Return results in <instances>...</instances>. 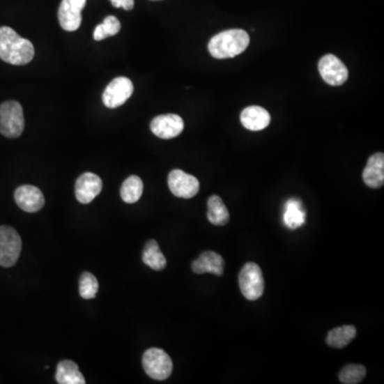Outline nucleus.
I'll use <instances>...</instances> for the list:
<instances>
[{"mask_svg":"<svg viewBox=\"0 0 384 384\" xmlns=\"http://www.w3.org/2000/svg\"><path fill=\"white\" fill-rule=\"evenodd\" d=\"M142 261L146 266L152 268L153 270L160 271L166 268L167 259L160 250V245L156 240H148L142 253Z\"/></svg>","mask_w":384,"mask_h":384,"instance_id":"6ab92c4d","label":"nucleus"},{"mask_svg":"<svg viewBox=\"0 0 384 384\" xmlns=\"http://www.w3.org/2000/svg\"><path fill=\"white\" fill-rule=\"evenodd\" d=\"M364 183L371 188H380L384 184V155L377 153L369 157V162L364 169Z\"/></svg>","mask_w":384,"mask_h":384,"instance_id":"dca6fc26","label":"nucleus"},{"mask_svg":"<svg viewBox=\"0 0 384 384\" xmlns=\"http://www.w3.org/2000/svg\"><path fill=\"white\" fill-rule=\"evenodd\" d=\"M284 223L287 228L295 230L305 223V213L298 200L291 199L285 204Z\"/></svg>","mask_w":384,"mask_h":384,"instance_id":"412c9836","label":"nucleus"},{"mask_svg":"<svg viewBox=\"0 0 384 384\" xmlns=\"http://www.w3.org/2000/svg\"><path fill=\"white\" fill-rule=\"evenodd\" d=\"M86 0H62L58 11V19L62 29L75 31L82 25V11Z\"/></svg>","mask_w":384,"mask_h":384,"instance_id":"9d476101","label":"nucleus"},{"mask_svg":"<svg viewBox=\"0 0 384 384\" xmlns=\"http://www.w3.org/2000/svg\"><path fill=\"white\" fill-rule=\"evenodd\" d=\"M134 92L132 80L126 77H118L112 80L102 94V102L108 108H118L125 104Z\"/></svg>","mask_w":384,"mask_h":384,"instance_id":"6e6552de","label":"nucleus"},{"mask_svg":"<svg viewBox=\"0 0 384 384\" xmlns=\"http://www.w3.org/2000/svg\"><path fill=\"white\" fill-rule=\"evenodd\" d=\"M184 121L178 114H162L151 122V130L160 139H173L180 136L184 130Z\"/></svg>","mask_w":384,"mask_h":384,"instance_id":"9b49d317","label":"nucleus"},{"mask_svg":"<svg viewBox=\"0 0 384 384\" xmlns=\"http://www.w3.org/2000/svg\"><path fill=\"white\" fill-rule=\"evenodd\" d=\"M56 380L59 384H84V376L80 373L77 364L70 360L60 362L56 371Z\"/></svg>","mask_w":384,"mask_h":384,"instance_id":"f3484780","label":"nucleus"},{"mask_svg":"<svg viewBox=\"0 0 384 384\" xmlns=\"http://www.w3.org/2000/svg\"><path fill=\"white\" fill-rule=\"evenodd\" d=\"M239 287L245 298L255 301L264 293L265 281L261 267L255 263H247L239 273Z\"/></svg>","mask_w":384,"mask_h":384,"instance_id":"20e7f679","label":"nucleus"},{"mask_svg":"<svg viewBox=\"0 0 384 384\" xmlns=\"http://www.w3.org/2000/svg\"><path fill=\"white\" fill-rule=\"evenodd\" d=\"M249 44L250 37L245 30H225L209 41L208 52L216 59H229L243 54Z\"/></svg>","mask_w":384,"mask_h":384,"instance_id":"f03ea898","label":"nucleus"},{"mask_svg":"<svg viewBox=\"0 0 384 384\" xmlns=\"http://www.w3.org/2000/svg\"><path fill=\"white\" fill-rule=\"evenodd\" d=\"M142 365L148 377L160 381L168 379L173 371L172 360L160 348L148 349L142 358Z\"/></svg>","mask_w":384,"mask_h":384,"instance_id":"39448f33","label":"nucleus"},{"mask_svg":"<svg viewBox=\"0 0 384 384\" xmlns=\"http://www.w3.org/2000/svg\"><path fill=\"white\" fill-rule=\"evenodd\" d=\"M102 188V182L100 176L94 173H84L76 181V199L82 204H89L100 194Z\"/></svg>","mask_w":384,"mask_h":384,"instance_id":"ddd939ff","label":"nucleus"},{"mask_svg":"<svg viewBox=\"0 0 384 384\" xmlns=\"http://www.w3.org/2000/svg\"><path fill=\"white\" fill-rule=\"evenodd\" d=\"M25 128L23 107L20 102L9 100L0 105V134L7 138H17Z\"/></svg>","mask_w":384,"mask_h":384,"instance_id":"7ed1b4c3","label":"nucleus"},{"mask_svg":"<svg viewBox=\"0 0 384 384\" xmlns=\"http://www.w3.org/2000/svg\"><path fill=\"white\" fill-rule=\"evenodd\" d=\"M207 219L217 226H222L230 220L228 208L220 197L213 196L207 201Z\"/></svg>","mask_w":384,"mask_h":384,"instance_id":"a211bd4d","label":"nucleus"},{"mask_svg":"<svg viewBox=\"0 0 384 384\" xmlns=\"http://www.w3.org/2000/svg\"><path fill=\"white\" fill-rule=\"evenodd\" d=\"M102 27H104L105 32L107 34V37H112V36H116L121 30V23L116 16H107L106 19L102 22Z\"/></svg>","mask_w":384,"mask_h":384,"instance_id":"393cba45","label":"nucleus"},{"mask_svg":"<svg viewBox=\"0 0 384 384\" xmlns=\"http://www.w3.org/2000/svg\"><path fill=\"white\" fill-rule=\"evenodd\" d=\"M98 291V279L92 273H82L79 279V293L82 298L86 299V300L95 298Z\"/></svg>","mask_w":384,"mask_h":384,"instance_id":"b1692460","label":"nucleus"},{"mask_svg":"<svg viewBox=\"0 0 384 384\" xmlns=\"http://www.w3.org/2000/svg\"><path fill=\"white\" fill-rule=\"evenodd\" d=\"M106 38H108L107 34L105 32L102 24L96 26L95 30H94V40L95 41H102V40H105Z\"/></svg>","mask_w":384,"mask_h":384,"instance_id":"bb28decb","label":"nucleus"},{"mask_svg":"<svg viewBox=\"0 0 384 384\" xmlns=\"http://www.w3.org/2000/svg\"><path fill=\"white\" fill-rule=\"evenodd\" d=\"M22 251V239L19 233L11 226H0V266H14L20 259Z\"/></svg>","mask_w":384,"mask_h":384,"instance_id":"423d86ee","label":"nucleus"},{"mask_svg":"<svg viewBox=\"0 0 384 384\" xmlns=\"http://www.w3.org/2000/svg\"><path fill=\"white\" fill-rule=\"evenodd\" d=\"M144 192V182L141 178L137 176H130L126 178L121 187V198L125 203L132 204L141 198Z\"/></svg>","mask_w":384,"mask_h":384,"instance_id":"4be33fe9","label":"nucleus"},{"mask_svg":"<svg viewBox=\"0 0 384 384\" xmlns=\"http://www.w3.org/2000/svg\"><path fill=\"white\" fill-rule=\"evenodd\" d=\"M240 121L243 128L252 132H259L265 130L270 124L271 116L264 108L250 106L243 110Z\"/></svg>","mask_w":384,"mask_h":384,"instance_id":"2eb2a0df","label":"nucleus"},{"mask_svg":"<svg viewBox=\"0 0 384 384\" xmlns=\"http://www.w3.org/2000/svg\"><path fill=\"white\" fill-rule=\"evenodd\" d=\"M191 268L198 275L209 272L220 277L224 272V259L214 251H205L194 261Z\"/></svg>","mask_w":384,"mask_h":384,"instance_id":"4468645a","label":"nucleus"},{"mask_svg":"<svg viewBox=\"0 0 384 384\" xmlns=\"http://www.w3.org/2000/svg\"><path fill=\"white\" fill-rule=\"evenodd\" d=\"M318 71L323 79L330 86H339L348 79V68L335 56H323L318 63Z\"/></svg>","mask_w":384,"mask_h":384,"instance_id":"1a4fd4ad","label":"nucleus"},{"mask_svg":"<svg viewBox=\"0 0 384 384\" xmlns=\"http://www.w3.org/2000/svg\"><path fill=\"white\" fill-rule=\"evenodd\" d=\"M153 1H156V0H153Z\"/></svg>","mask_w":384,"mask_h":384,"instance_id":"cd10ccee","label":"nucleus"},{"mask_svg":"<svg viewBox=\"0 0 384 384\" xmlns=\"http://www.w3.org/2000/svg\"><path fill=\"white\" fill-rule=\"evenodd\" d=\"M366 376V369L360 364L346 365L339 373V381L344 384H358L363 381Z\"/></svg>","mask_w":384,"mask_h":384,"instance_id":"5701e85b","label":"nucleus"},{"mask_svg":"<svg viewBox=\"0 0 384 384\" xmlns=\"http://www.w3.org/2000/svg\"><path fill=\"white\" fill-rule=\"evenodd\" d=\"M14 199L20 208L27 213L39 212L45 204V199L42 191L38 187L31 185H24L16 189Z\"/></svg>","mask_w":384,"mask_h":384,"instance_id":"f8f14e48","label":"nucleus"},{"mask_svg":"<svg viewBox=\"0 0 384 384\" xmlns=\"http://www.w3.org/2000/svg\"><path fill=\"white\" fill-rule=\"evenodd\" d=\"M33 57L34 47L29 40L22 38L12 28L0 27V59L13 66H25Z\"/></svg>","mask_w":384,"mask_h":384,"instance_id":"f257e3e1","label":"nucleus"},{"mask_svg":"<svg viewBox=\"0 0 384 384\" xmlns=\"http://www.w3.org/2000/svg\"><path fill=\"white\" fill-rule=\"evenodd\" d=\"M355 335H357V329L353 325H341L331 330L328 333L325 341L330 347L341 349L355 339Z\"/></svg>","mask_w":384,"mask_h":384,"instance_id":"aec40b11","label":"nucleus"},{"mask_svg":"<svg viewBox=\"0 0 384 384\" xmlns=\"http://www.w3.org/2000/svg\"><path fill=\"white\" fill-rule=\"evenodd\" d=\"M110 3L114 8H123L128 11L134 9L135 6L134 0H110Z\"/></svg>","mask_w":384,"mask_h":384,"instance_id":"a878e982","label":"nucleus"},{"mask_svg":"<svg viewBox=\"0 0 384 384\" xmlns=\"http://www.w3.org/2000/svg\"><path fill=\"white\" fill-rule=\"evenodd\" d=\"M168 185L171 192L178 198H194L200 190V183L198 178L178 169L171 171L169 174Z\"/></svg>","mask_w":384,"mask_h":384,"instance_id":"0eeeda50","label":"nucleus"}]
</instances>
